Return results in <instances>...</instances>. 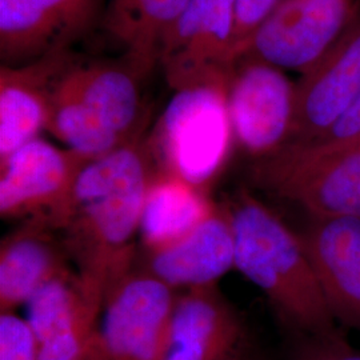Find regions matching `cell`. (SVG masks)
<instances>
[{"label":"cell","instance_id":"27","mask_svg":"<svg viewBox=\"0 0 360 360\" xmlns=\"http://www.w3.org/2000/svg\"><path fill=\"white\" fill-rule=\"evenodd\" d=\"M245 360H257L255 359V358H254V356H252V354H251V355H250V356H248V358H247V359Z\"/></svg>","mask_w":360,"mask_h":360},{"label":"cell","instance_id":"23","mask_svg":"<svg viewBox=\"0 0 360 360\" xmlns=\"http://www.w3.org/2000/svg\"><path fill=\"white\" fill-rule=\"evenodd\" d=\"M0 360H40L37 335L15 311L0 312Z\"/></svg>","mask_w":360,"mask_h":360},{"label":"cell","instance_id":"10","mask_svg":"<svg viewBox=\"0 0 360 360\" xmlns=\"http://www.w3.org/2000/svg\"><path fill=\"white\" fill-rule=\"evenodd\" d=\"M101 0H0L1 65L32 63L86 32Z\"/></svg>","mask_w":360,"mask_h":360},{"label":"cell","instance_id":"2","mask_svg":"<svg viewBox=\"0 0 360 360\" xmlns=\"http://www.w3.org/2000/svg\"><path fill=\"white\" fill-rule=\"evenodd\" d=\"M224 205L235 233V269L264 292L281 321L302 336L338 333L297 233L247 188Z\"/></svg>","mask_w":360,"mask_h":360},{"label":"cell","instance_id":"21","mask_svg":"<svg viewBox=\"0 0 360 360\" xmlns=\"http://www.w3.org/2000/svg\"><path fill=\"white\" fill-rule=\"evenodd\" d=\"M46 129L65 143L67 148L91 159L103 156L126 144L90 108L63 90L58 84V79L52 89Z\"/></svg>","mask_w":360,"mask_h":360},{"label":"cell","instance_id":"19","mask_svg":"<svg viewBox=\"0 0 360 360\" xmlns=\"http://www.w3.org/2000/svg\"><path fill=\"white\" fill-rule=\"evenodd\" d=\"M215 205L206 190L156 171L143 205L139 251H155L178 242L200 224Z\"/></svg>","mask_w":360,"mask_h":360},{"label":"cell","instance_id":"22","mask_svg":"<svg viewBox=\"0 0 360 360\" xmlns=\"http://www.w3.org/2000/svg\"><path fill=\"white\" fill-rule=\"evenodd\" d=\"M300 153L328 155L360 146V95L347 111L319 138L304 143H287Z\"/></svg>","mask_w":360,"mask_h":360},{"label":"cell","instance_id":"4","mask_svg":"<svg viewBox=\"0 0 360 360\" xmlns=\"http://www.w3.org/2000/svg\"><path fill=\"white\" fill-rule=\"evenodd\" d=\"M251 179L259 190L294 203L311 217L360 218V146L328 155L283 146L257 159Z\"/></svg>","mask_w":360,"mask_h":360},{"label":"cell","instance_id":"5","mask_svg":"<svg viewBox=\"0 0 360 360\" xmlns=\"http://www.w3.org/2000/svg\"><path fill=\"white\" fill-rule=\"evenodd\" d=\"M91 158L37 138L0 160V215L41 219L56 230Z\"/></svg>","mask_w":360,"mask_h":360},{"label":"cell","instance_id":"12","mask_svg":"<svg viewBox=\"0 0 360 360\" xmlns=\"http://www.w3.org/2000/svg\"><path fill=\"white\" fill-rule=\"evenodd\" d=\"M359 95L360 25H356L342 34L295 84L294 115L287 143L319 138Z\"/></svg>","mask_w":360,"mask_h":360},{"label":"cell","instance_id":"14","mask_svg":"<svg viewBox=\"0 0 360 360\" xmlns=\"http://www.w3.org/2000/svg\"><path fill=\"white\" fill-rule=\"evenodd\" d=\"M296 232L335 321L360 330V218L311 217Z\"/></svg>","mask_w":360,"mask_h":360},{"label":"cell","instance_id":"9","mask_svg":"<svg viewBox=\"0 0 360 360\" xmlns=\"http://www.w3.org/2000/svg\"><path fill=\"white\" fill-rule=\"evenodd\" d=\"M236 0H190L162 43L159 60L175 91L226 77Z\"/></svg>","mask_w":360,"mask_h":360},{"label":"cell","instance_id":"3","mask_svg":"<svg viewBox=\"0 0 360 360\" xmlns=\"http://www.w3.org/2000/svg\"><path fill=\"white\" fill-rule=\"evenodd\" d=\"M227 89L229 75L176 91L147 141L158 171L208 191L235 139Z\"/></svg>","mask_w":360,"mask_h":360},{"label":"cell","instance_id":"18","mask_svg":"<svg viewBox=\"0 0 360 360\" xmlns=\"http://www.w3.org/2000/svg\"><path fill=\"white\" fill-rule=\"evenodd\" d=\"M141 79L126 60L123 63L71 60L58 77V84L127 143L144 134L146 112L139 89Z\"/></svg>","mask_w":360,"mask_h":360},{"label":"cell","instance_id":"13","mask_svg":"<svg viewBox=\"0 0 360 360\" xmlns=\"http://www.w3.org/2000/svg\"><path fill=\"white\" fill-rule=\"evenodd\" d=\"M25 307L40 360H77L99 330L103 300L91 292L74 269L43 284Z\"/></svg>","mask_w":360,"mask_h":360},{"label":"cell","instance_id":"25","mask_svg":"<svg viewBox=\"0 0 360 360\" xmlns=\"http://www.w3.org/2000/svg\"><path fill=\"white\" fill-rule=\"evenodd\" d=\"M292 360H360V352L339 333L311 335L303 336Z\"/></svg>","mask_w":360,"mask_h":360},{"label":"cell","instance_id":"6","mask_svg":"<svg viewBox=\"0 0 360 360\" xmlns=\"http://www.w3.org/2000/svg\"><path fill=\"white\" fill-rule=\"evenodd\" d=\"M176 296L134 267L104 300L99 336L110 360H163Z\"/></svg>","mask_w":360,"mask_h":360},{"label":"cell","instance_id":"8","mask_svg":"<svg viewBox=\"0 0 360 360\" xmlns=\"http://www.w3.org/2000/svg\"><path fill=\"white\" fill-rule=\"evenodd\" d=\"M227 101L233 136L248 154L264 158L288 142L295 86L281 68L252 59L235 62Z\"/></svg>","mask_w":360,"mask_h":360},{"label":"cell","instance_id":"15","mask_svg":"<svg viewBox=\"0 0 360 360\" xmlns=\"http://www.w3.org/2000/svg\"><path fill=\"white\" fill-rule=\"evenodd\" d=\"M135 267L151 274L175 291L218 284L235 269V233L224 203L178 242L155 251H139Z\"/></svg>","mask_w":360,"mask_h":360},{"label":"cell","instance_id":"7","mask_svg":"<svg viewBox=\"0 0 360 360\" xmlns=\"http://www.w3.org/2000/svg\"><path fill=\"white\" fill-rule=\"evenodd\" d=\"M349 0H282L257 27L240 59L307 72L349 22Z\"/></svg>","mask_w":360,"mask_h":360},{"label":"cell","instance_id":"24","mask_svg":"<svg viewBox=\"0 0 360 360\" xmlns=\"http://www.w3.org/2000/svg\"><path fill=\"white\" fill-rule=\"evenodd\" d=\"M282 0H236V18L232 37L231 67L239 60L245 47L270 13Z\"/></svg>","mask_w":360,"mask_h":360},{"label":"cell","instance_id":"26","mask_svg":"<svg viewBox=\"0 0 360 360\" xmlns=\"http://www.w3.org/2000/svg\"><path fill=\"white\" fill-rule=\"evenodd\" d=\"M77 360H110L99 336V330Z\"/></svg>","mask_w":360,"mask_h":360},{"label":"cell","instance_id":"20","mask_svg":"<svg viewBox=\"0 0 360 360\" xmlns=\"http://www.w3.org/2000/svg\"><path fill=\"white\" fill-rule=\"evenodd\" d=\"M190 0H110L104 27L126 49L124 60L141 77L159 60L162 43Z\"/></svg>","mask_w":360,"mask_h":360},{"label":"cell","instance_id":"17","mask_svg":"<svg viewBox=\"0 0 360 360\" xmlns=\"http://www.w3.org/2000/svg\"><path fill=\"white\" fill-rule=\"evenodd\" d=\"M58 231L41 219H27L0 243V311H15L52 278L74 270Z\"/></svg>","mask_w":360,"mask_h":360},{"label":"cell","instance_id":"16","mask_svg":"<svg viewBox=\"0 0 360 360\" xmlns=\"http://www.w3.org/2000/svg\"><path fill=\"white\" fill-rule=\"evenodd\" d=\"M71 60L62 51L27 65H1L0 160L46 129L53 84Z\"/></svg>","mask_w":360,"mask_h":360},{"label":"cell","instance_id":"1","mask_svg":"<svg viewBox=\"0 0 360 360\" xmlns=\"http://www.w3.org/2000/svg\"><path fill=\"white\" fill-rule=\"evenodd\" d=\"M156 171L143 136L91 159L56 227L75 270L103 306L135 267L143 205Z\"/></svg>","mask_w":360,"mask_h":360},{"label":"cell","instance_id":"11","mask_svg":"<svg viewBox=\"0 0 360 360\" xmlns=\"http://www.w3.org/2000/svg\"><path fill=\"white\" fill-rule=\"evenodd\" d=\"M250 355L245 323L218 284L178 294L163 360H245Z\"/></svg>","mask_w":360,"mask_h":360}]
</instances>
